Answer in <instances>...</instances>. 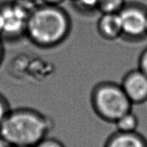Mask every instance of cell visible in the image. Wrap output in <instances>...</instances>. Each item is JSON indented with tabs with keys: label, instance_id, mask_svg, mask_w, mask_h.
Instances as JSON below:
<instances>
[{
	"label": "cell",
	"instance_id": "1",
	"mask_svg": "<svg viewBox=\"0 0 147 147\" xmlns=\"http://www.w3.org/2000/svg\"><path fill=\"white\" fill-rule=\"evenodd\" d=\"M71 30V18L65 10L42 3L36 4L29 16L25 37L37 47L53 48L65 41Z\"/></svg>",
	"mask_w": 147,
	"mask_h": 147
},
{
	"label": "cell",
	"instance_id": "2",
	"mask_svg": "<svg viewBox=\"0 0 147 147\" xmlns=\"http://www.w3.org/2000/svg\"><path fill=\"white\" fill-rule=\"evenodd\" d=\"M51 119L30 108L11 109L0 125V138L14 147H34L48 136Z\"/></svg>",
	"mask_w": 147,
	"mask_h": 147
},
{
	"label": "cell",
	"instance_id": "3",
	"mask_svg": "<svg viewBox=\"0 0 147 147\" xmlns=\"http://www.w3.org/2000/svg\"><path fill=\"white\" fill-rule=\"evenodd\" d=\"M90 104L102 120L114 123L121 116L132 110L133 104L120 84L111 81L98 83L90 93Z\"/></svg>",
	"mask_w": 147,
	"mask_h": 147
},
{
	"label": "cell",
	"instance_id": "4",
	"mask_svg": "<svg viewBox=\"0 0 147 147\" xmlns=\"http://www.w3.org/2000/svg\"><path fill=\"white\" fill-rule=\"evenodd\" d=\"M35 5L22 0L0 4V38L15 40L25 36L27 20Z\"/></svg>",
	"mask_w": 147,
	"mask_h": 147
},
{
	"label": "cell",
	"instance_id": "5",
	"mask_svg": "<svg viewBox=\"0 0 147 147\" xmlns=\"http://www.w3.org/2000/svg\"><path fill=\"white\" fill-rule=\"evenodd\" d=\"M122 27V38L139 42L147 37V7L137 1H126L119 13Z\"/></svg>",
	"mask_w": 147,
	"mask_h": 147
},
{
	"label": "cell",
	"instance_id": "6",
	"mask_svg": "<svg viewBox=\"0 0 147 147\" xmlns=\"http://www.w3.org/2000/svg\"><path fill=\"white\" fill-rule=\"evenodd\" d=\"M120 84L133 105L147 102V76L138 68L125 74Z\"/></svg>",
	"mask_w": 147,
	"mask_h": 147
},
{
	"label": "cell",
	"instance_id": "7",
	"mask_svg": "<svg viewBox=\"0 0 147 147\" xmlns=\"http://www.w3.org/2000/svg\"><path fill=\"white\" fill-rule=\"evenodd\" d=\"M100 37L113 41L122 37V27L119 14H100L96 24Z\"/></svg>",
	"mask_w": 147,
	"mask_h": 147
},
{
	"label": "cell",
	"instance_id": "8",
	"mask_svg": "<svg viewBox=\"0 0 147 147\" xmlns=\"http://www.w3.org/2000/svg\"><path fill=\"white\" fill-rule=\"evenodd\" d=\"M103 147H147V140L138 131H115L106 139Z\"/></svg>",
	"mask_w": 147,
	"mask_h": 147
},
{
	"label": "cell",
	"instance_id": "9",
	"mask_svg": "<svg viewBox=\"0 0 147 147\" xmlns=\"http://www.w3.org/2000/svg\"><path fill=\"white\" fill-rule=\"evenodd\" d=\"M116 131L123 133H131L137 131L139 119L133 111H129L121 116L114 122Z\"/></svg>",
	"mask_w": 147,
	"mask_h": 147
},
{
	"label": "cell",
	"instance_id": "10",
	"mask_svg": "<svg viewBox=\"0 0 147 147\" xmlns=\"http://www.w3.org/2000/svg\"><path fill=\"white\" fill-rule=\"evenodd\" d=\"M126 3V0H98V12L100 14H119Z\"/></svg>",
	"mask_w": 147,
	"mask_h": 147
},
{
	"label": "cell",
	"instance_id": "11",
	"mask_svg": "<svg viewBox=\"0 0 147 147\" xmlns=\"http://www.w3.org/2000/svg\"><path fill=\"white\" fill-rule=\"evenodd\" d=\"M98 0H78L72 4L78 12L83 14H88L98 12Z\"/></svg>",
	"mask_w": 147,
	"mask_h": 147
},
{
	"label": "cell",
	"instance_id": "12",
	"mask_svg": "<svg viewBox=\"0 0 147 147\" xmlns=\"http://www.w3.org/2000/svg\"><path fill=\"white\" fill-rule=\"evenodd\" d=\"M34 147H65V146L57 138L47 136L40 141Z\"/></svg>",
	"mask_w": 147,
	"mask_h": 147
},
{
	"label": "cell",
	"instance_id": "13",
	"mask_svg": "<svg viewBox=\"0 0 147 147\" xmlns=\"http://www.w3.org/2000/svg\"><path fill=\"white\" fill-rule=\"evenodd\" d=\"M11 109V108H10V105L7 98L2 94L0 93V125L6 116L8 115Z\"/></svg>",
	"mask_w": 147,
	"mask_h": 147
},
{
	"label": "cell",
	"instance_id": "14",
	"mask_svg": "<svg viewBox=\"0 0 147 147\" xmlns=\"http://www.w3.org/2000/svg\"><path fill=\"white\" fill-rule=\"evenodd\" d=\"M138 69L147 76V47L145 48L139 55Z\"/></svg>",
	"mask_w": 147,
	"mask_h": 147
},
{
	"label": "cell",
	"instance_id": "15",
	"mask_svg": "<svg viewBox=\"0 0 147 147\" xmlns=\"http://www.w3.org/2000/svg\"><path fill=\"white\" fill-rule=\"evenodd\" d=\"M42 3L49 4H55V5H61L66 0H40Z\"/></svg>",
	"mask_w": 147,
	"mask_h": 147
},
{
	"label": "cell",
	"instance_id": "16",
	"mask_svg": "<svg viewBox=\"0 0 147 147\" xmlns=\"http://www.w3.org/2000/svg\"><path fill=\"white\" fill-rule=\"evenodd\" d=\"M2 41L3 40L0 38V66H1L3 60H4V48Z\"/></svg>",
	"mask_w": 147,
	"mask_h": 147
},
{
	"label": "cell",
	"instance_id": "17",
	"mask_svg": "<svg viewBox=\"0 0 147 147\" xmlns=\"http://www.w3.org/2000/svg\"><path fill=\"white\" fill-rule=\"evenodd\" d=\"M22 1H27V2H29V3H32V4H35L38 0H22Z\"/></svg>",
	"mask_w": 147,
	"mask_h": 147
},
{
	"label": "cell",
	"instance_id": "18",
	"mask_svg": "<svg viewBox=\"0 0 147 147\" xmlns=\"http://www.w3.org/2000/svg\"><path fill=\"white\" fill-rule=\"evenodd\" d=\"M70 1H71L72 3H73V2H74V1H78V0H70Z\"/></svg>",
	"mask_w": 147,
	"mask_h": 147
}]
</instances>
